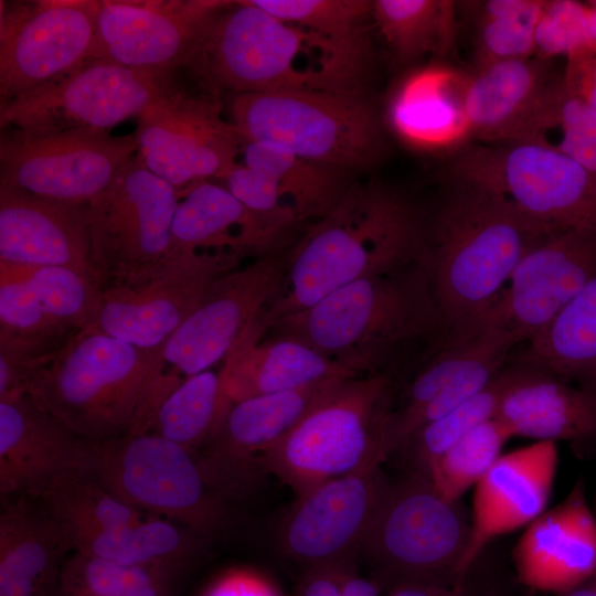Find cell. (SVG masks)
Returning a JSON list of instances; mask_svg holds the SVG:
<instances>
[{
  "label": "cell",
  "instance_id": "cell-8",
  "mask_svg": "<svg viewBox=\"0 0 596 596\" xmlns=\"http://www.w3.org/2000/svg\"><path fill=\"white\" fill-rule=\"evenodd\" d=\"M231 115L246 140L270 142L349 170L376 163L385 151L382 121L359 94L242 93L233 95Z\"/></svg>",
  "mask_w": 596,
  "mask_h": 596
},
{
  "label": "cell",
  "instance_id": "cell-3",
  "mask_svg": "<svg viewBox=\"0 0 596 596\" xmlns=\"http://www.w3.org/2000/svg\"><path fill=\"white\" fill-rule=\"evenodd\" d=\"M551 233L503 198L449 182L440 201L425 209L418 260L444 339L477 320L501 294L520 260Z\"/></svg>",
  "mask_w": 596,
  "mask_h": 596
},
{
  "label": "cell",
  "instance_id": "cell-21",
  "mask_svg": "<svg viewBox=\"0 0 596 596\" xmlns=\"http://www.w3.org/2000/svg\"><path fill=\"white\" fill-rule=\"evenodd\" d=\"M338 377L233 403L213 438L195 453L209 485L226 500L252 493L265 476L264 456Z\"/></svg>",
  "mask_w": 596,
  "mask_h": 596
},
{
  "label": "cell",
  "instance_id": "cell-7",
  "mask_svg": "<svg viewBox=\"0 0 596 596\" xmlns=\"http://www.w3.org/2000/svg\"><path fill=\"white\" fill-rule=\"evenodd\" d=\"M292 241L215 280L191 315L153 351L129 435L146 433L174 390L225 360L278 290Z\"/></svg>",
  "mask_w": 596,
  "mask_h": 596
},
{
  "label": "cell",
  "instance_id": "cell-48",
  "mask_svg": "<svg viewBox=\"0 0 596 596\" xmlns=\"http://www.w3.org/2000/svg\"><path fill=\"white\" fill-rule=\"evenodd\" d=\"M386 596H465L462 586L409 582L394 585Z\"/></svg>",
  "mask_w": 596,
  "mask_h": 596
},
{
  "label": "cell",
  "instance_id": "cell-26",
  "mask_svg": "<svg viewBox=\"0 0 596 596\" xmlns=\"http://www.w3.org/2000/svg\"><path fill=\"white\" fill-rule=\"evenodd\" d=\"M0 262L65 267L96 280L86 205L51 201L0 184Z\"/></svg>",
  "mask_w": 596,
  "mask_h": 596
},
{
  "label": "cell",
  "instance_id": "cell-20",
  "mask_svg": "<svg viewBox=\"0 0 596 596\" xmlns=\"http://www.w3.org/2000/svg\"><path fill=\"white\" fill-rule=\"evenodd\" d=\"M381 465L370 461L297 498L279 530L285 555L305 568L356 560L391 486Z\"/></svg>",
  "mask_w": 596,
  "mask_h": 596
},
{
  "label": "cell",
  "instance_id": "cell-44",
  "mask_svg": "<svg viewBox=\"0 0 596 596\" xmlns=\"http://www.w3.org/2000/svg\"><path fill=\"white\" fill-rule=\"evenodd\" d=\"M581 49H590L584 2L545 0L535 29V57L549 61L565 57Z\"/></svg>",
  "mask_w": 596,
  "mask_h": 596
},
{
  "label": "cell",
  "instance_id": "cell-5",
  "mask_svg": "<svg viewBox=\"0 0 596 596\" xmlns=\"http://www.w3.org/2000/svg\"><path fill=\"white\" fill-rule=\"evenodd\" d=\"M398 385L384 374L336 379L300 421L264 456L297 498L377 460Z\"/></svg>",
  "mask_w": 596,
  "mask_h": 596
},
{
  "label": "cell",
  "instance_id": "cell-6",
  "mask_svg": "<svg viewBox=\"0 0 596 596\" xmlns=\"http://www.w3.org/2000/svg\"><path fill=\"white\" fill-rule=\"evenodd\" d=\"M153 351L82 330L42 370L28 394L76 435L106 443L136 422Z\"/></svg>",
  "mask_w": 596,
  "mask_h": 596
},
{
  "label": "cell",
  "instance_id": "cell-46",
  "mask_svg": "<svg viewBox=\"0 0 596 596\" xmlns=\"http://www.w3.org/2000/svg\"><path fill=\"white\" fill-rule=\"evenodd\" d=\"M354 566L356 560L305 568L296 596H342L345 577Z\"/></svg>",
  "mask_w": 596,
  "mask_h": 596
},
{
  "label": "cell",
  "instance_id": "cell-15",
  "mask_svg": "<svg viewBox=\"0 0 596 596\" xmlns=\"http://www.w3.org/2000/svg\"><path fill=\"white\" fill-rule=\"evenodd\" d=\"M136 152L135 135L2 129L0 184L51 201L87 205Z\"/></svg>",
  "mask_w": 596,
  "mask_h": 596
},
{
  "label": "cell",
  "instance_id": "cell-30",
  "mask_svg": "<svg viewBox=\"0 0 596 596\" xmlns=\"http://www.w3.org/2000/svg\"><path fill=\"white\" fill-rule=\"evenodd\" d=\"M221 371L224 393L232 403L355 375L296 339L278 334L254 339L246 333Z\"/></svg>",
  "mask_w": 596,
  "mask_h": 596
},
{
  "label": "cell",
  "instance_id": "cell-52",
  "mask_svg": "<svg viewBox=\"0 0 596 596\" xmlns=\"http://www.w3.org/2000/svg\"><path fill=\"white\" fill-rule=\"evenodd\" d=\"M590 3H593L596 7V0H590Z\"/></svg>",
  "mask_w": 596,
  "mask_h": 596
},
{
  "label": "cell",
  "instance_id": "cell-2",
  "mask_svg": "<svg viewBox=\"0 0 596 596\" xmlns=\"http://www.w3.org/2000/svg\"><path fill=\"white\" fill-rule=\"evenodd\" d=\"M264 334L301 341L355 375L394 379L417 368L445 337L418 263L352 281Z\"/></svg>",
  "mask_w": 596,
  "mask_h": 596
},
{
  "label": "cell",
  "instance_id": "cell-31",
  "mask_svg": "<svg viewBox=\"0 0 596 596\" xmlns=\"http://www.w3.org/2000/svg\"><path fill=\"white\" fill-rule=\"evenodd\" d=\"M546 63L533 56L473 66L464 100L471 139L505 140L551 82Z\"/></svg>",
  "mask_w": 596,
  "mask_h": 596
},
{
  "label": "cell",
  "instance_id": "cell-39",
  "mask_svg": "<svg viewBox=\"0 0 596 596\" xmlns=\"http://www.w3.org/2000/svg\"><path fill=\"white\" fill-rule=\"evenodd\" d=\"M545 0L462 2L472 22L475 65L535 56V29ZM461 3V2H460Z\"/></svg>",
  "mask_w": 596,
  "mask_h": 596
},
{
  "label": "cell",
  "instance_id": "cell-27",
  "mask_svg": "<svg viewBox=\"0 0 596 596\" xmlns=\"http://www.w3.org/2000/svg\"><path fill=\"white\" fill-rule=\"evenodd\" d=\"M510 380L497 418L513 436L567 441L581 455L596 451V391L519 363H507Z\"/></svg>",
  "mask_w": 596,
  "mask_h": 596
},
{
  "label": "cell",
  "instance_id": "cell-41",
  "mask_svg": "<svg viewBox=\"0 0 596 596\" xmlns=\"http://www.w3.org/2000/svg\"><path fill=\"white\" fill-rule=\"evenodd\" d=\"M171 581L150 570L72 552L62 567L58 596H171Z\"/></svg>",
  "mask_w": 596,
  "mask_h": 596
},
{
  "label": "cell",
  "instance_id": "cell-32",
  "mask_svg": "<svg viewBox=\"0 0 596 596\" xmlns=\"http://www.w3.org/2000/svg\"><path fill=\"white\" fill-rule=\"evenodd\" d=\"M241 163L270 184L276 211L301 227L327 215L354 182L349 169L300 157L277 145L244 140Z\"/></svg>",
  "mask_w": 596,
  "mask_h": 596
},
{
  "label": "cell",
  "instance_id": "cell-13",
  "mask_svg": "<svg viewBox=\"0 0 596 596\" xmlns=\"http://www.w3.org/2000/svg\"><path fill=\"white\" fill-rule=\"evenodd\" d=\"M178 191L151 172L138 152L86 205L92 269L100 288L169 260Z\"/></svg>",
  "mask_w": 596,
  "mask_h": 596
},
{
  "label": "cell",
  "instance_id": "cell-37",
  "mask_svg": "<svg viewBox=\"0 0 596 596\" xmlns=\"http://www.w3.org/2000/svg\"><path fill=\"white\" fill-rule=\"evenodd\" d=\"M232 405L221 369H209L188 379L162 402L146 433L195 454L213 438Z\"/></svg>",
  "mask_w": 596,
  "mask_h": 596
},
{
  "label": "cell",
  "instance_id": "cell-35",
  "mask_svg": "<svg viewBox=\"0 0 596 596\" xmlns=\"http://www.w3.org/2000/svg\"><path fill=\"white\" fill-rule=\"evenodd\" d=\"M458 2L448 0H374L371 20L391 54L411 66L426 56L440 61L454 49Z\"/></svg>",
  "mask_w": 596,
  "mask_h": 596
},
{
  "label": "cell",
  "instance_id": "cell-11",
  "mask_svg": "<svg viewBox=\"0 0 596 596\" xmlns=\"http://www.w3.org/2000/svg\"><path fill=\"white\" fill-rule=\"evenodd\" d=\"M93 472L126 504L206 541L225 528L226 499L209 485L195 454L159 435L99 443Z\"/></svg>",
  "mask_w": 596,
  "mask_h": 596
},
{
  "label": "cell",
  "instance_id": "cell-12",
  "mask_svg": "<svg viewBox=\"0 0 596 596\" xmlns=\"http://www.w3.org/2000/svg\"><path fill=\"white\" fill-rule=\"evenodd\" d=\"M170 73L160 95L137 117L135 137L146 167L178 192L223 179L238 162L245 138L221 115L219 94Z\"/></svg>",
  "mask_w": 596,
  "mask_h": 596
},
{
  "label": "cell",
  "instance_id": "cell-10",
  "mask_svg": "<svg viewBox=\"0 0 596 596\" xmlns=\"http://www.w3.org/2000/svg\"><path fill=\"white\" fill-rule=\"evenodd\" d=\"M469 529L457 502L446 500L427 477L413 471L391 483L361 555L381 586L409 582L461 586L458 568Z\"/></svg>",
  "mask_w": 596,
  "mask_h": 596
},
{
  "label": "cell",
  "instance_id": "cell-22",
  "mask_svg": "<svg viewBox=\"0 0 596 596\" xmlns=\"http://www.w3.org/2000/svg\"><path fill=\"white\" fill-rule=\"evenodd\" d=\"M98 446L60 423L28 393L0 400L1 500L36 499L62 476L93 470Z\"/></svg>",
  "mask_w": 596,
  "mask_h": 596
},
{
  "label": "cell",
  "instance_id": "cell-18",
  "mask_svg": "<svg viewBox=\"0 0 596 596\" xmlns=\"http://www.w3.org/2000/svg\"><path fill=\"white\" fill-rule=\"evenodd\" d=\"M231 1H99L92 60L167 74L189 67L213 21Z\"/></svg>",
  "mask_w": 596,
  "mask_h": 596
},
{
  "label": "cell",
  "instance_id": "cell-38",
  "mask_svg": "<svg viewBox=\"0 0 596 596\" xmlns=\"http://www.w3.org/2000/svg\"><path fill=\"white\" fill-rule=\"evenodd\" d=\"M35 500L68 533L115 529L150 517L114 496L93 470L62 476Z\"/></svg>",
  "mask_w": 596,
  "mask_h": 596
},
{
  "label": "cell",
  "instance_id": "cell-49",
  "mask_svg": "<svg viewBox=\"0 0 596 596\" xmlns=\"http://www.w3.org/2000/svg\"><path fill=\"white\" fill-rule=\"evenodd\" d=\"M381 589L376 581L361 576L354 566L345 577L342 596H380Z\"/></svg>",
  "mask_w": 596,
  "mask_h": 596
},
{
  "label": "cell",
  "instance_id": "cell-9",
  "mask_svg": "<svg viewBox=\"0 0 596 596\" xmlns=\"http://www.w3.org/2000/svg\"><path fill=\"white\" fill-rule=\"evenodd\" d=\"M448 177L503 198L552 232L596 233V174L547 147L469 143L451 156Z\"/></svg>",
  "mask_w": 596,
  "mask_h": 596
},
{
  "label": "cell",
  "instance_id": "cell-51",
  "mask_svg": "<svg viewBox=\"0 0 596 596\" xmlns=\"http://www.w3.org/2000/svg\"><path fill=\"white\" fill-rule=\"evenodd\" d=\"M563 596H596V574Z\"/></svg>",
  "mask_w": 596,
  "mask_h": 596
},
{
  "label": "cell",
  "instance_id": "cell-50",
  "mask_svg": "<svg viewBox=\"0 0 596 596\" xmlns=\"http://www.w3.org/2000/svg\"><path fill=\"white\" fill-rule=\"evenodd\" d=\"M584 13L589 47L596 51V7L590 1L584 2Z\"/></svg>",
  "mask_w": 596,
  "mask_h": 596
},
{
  "label": "cell",
  "instance_id": "cell-16",
  "mask_svg": "<svg viewBox=\"0 0 596 596\" xmlns=\"http://www.w3.org/2000/svg\"><path fill=\"white\" fill-rule=\"evenodd\" d=\"M240 256L198 252L100 288L89 324L135 347L155 351L198 307L211 285L240 267Z\"/></svg>",
  "mask_w": 596,
  "mask_h": 596
},
{
  "label": "cell",
  "instance_id": "cell-40",
  "mask_svg": "<svg viewBox=\"0 0 596 596\" xmlns=\"http://www.w3.org/2000/svg\"><path fill=\"white\" fill-rule=\"evenodd\" d=\"M510 380L508 364L477 395L444 417L417 429L405 449L413 471L426 475L432 464L460 438L493 418Z\"/></svg>",
  "mask_w": 596,
  "mask_h": 596
},
{
  "label": "cell",
  "instance_id": "cell-28",
  "mask_svg": "<svg viewBox=\"0 0 596 596\" xmlns=\"http://www.w3.org/2000/svg\"><path fill=\"white\" fill-rule=\"evenodd\" d=\"M468 73L441 61L412 70L395 86L387 123L406 145L451 156L471 140L465 115Z\"/></svg>",
  "mask_w": 596,
  "mask_h": 596
},
{
  "label": "cell",
  "instance_id": "cell-14",
  "mask_svg": "<svg viewBox=\"0 0 596 596\" xmlns=\"http://www.w3.org/2000/svg\"><path fill=\"white\" fill-rule=\"evenodd\" d=\"M170 73L87 61L0 106V127L1 130L108 132L148 108L160 95Z\"/></svg>",
  "mask_w": 596,
  "mask_h": 596
},
{
  "label": "cell",
  "instance_id": "cell-36",
  "mask_svg": "<svg viewBox=\"0 0 596 596\" xmlns=\"http://www.w3.org/2000/svg\"><path fill=\"white\" fill-rule=\"evenodd\" d=\"M538 143L555 150L596 174V113L551 81L505 140Z\"/></svg>",
  "mask_w": 596,
  "mask_h": 596
},
{
  "label": "cell",
  "instance_id": "cell-42",
  "mask_svg": "<svg viewBox=\"0 0 596 596\" xmlns=\"http://www.w3.org/2000/svg\"><path fill=\"white\" fill-rule=\"evenodd\" d=\"M511 437L493 417L470 430L438 457L425 477L446 500L457 502L501 456L502 447Z\"/></svg>",
  "mask_w": 596,
  "mask_h": 596
},
{
  "label": "cell",
  "instance_id": "cell-33",
  "mask_svg": "<svg viewBox=\"0 0 596 596\" xmlns=\"http://www.w3.org/2000/svg\"><path fill=\"white\" fill-rule=\"evenodd\" d=\"M68 534L72 552L150 570L170 579L195 564L207 545L181 524L153 515L115 529Z\"/></svg>",
  "mask_w": 596,
  "mask_h": 596
},
{
  "label": "cell",
  "instance_id": "cell-47",
  "mask_svg": "<svg viewBox=\"0 0 596 596\" xmlns=\"http://www.w3.org/2000/svg\"><path fill=\"white\" fill-rule=\"evenodd\" d=\"M209 596H279L275 587L259 577H237L223 581Z\"/></svg>",
  "mask_w": 596,
  "mask_h": 596
},
{
  "label": "cell",
  "instance_id": "cell-17",
  "mask_svg": "<svg viewBox=\"0 0 596 596\" xmlns=\"http://www.w3.org/2000/svg\"><path fill=\"white\" fill-rule=\"evenodd\" d=\"M98 6L92 0H1L0 106L89 60Z\"/></svg>",
  "mask_w": 596,
  "mask_h": 596
},
{
  "label": "cell",
  "instance_id": "cell-25",
  "mask_svg": "<svg viewBox=\"0 0 596 596\" xmlns=\"http://www.w3.org/2000/svg\"><path fill=\"white\" fill-rule=\"evenodd\" d=\"M512 557L522 584L562 596L596 574V519L582 479L526 526Z\"/></svg>",
  "mask_w": 596,
  "mask_h": 596
},
{
  "label": "cell",
  "instance_id": "cell-34",
  "mask_svg": "<svg viewBox=\"0 0 596 596\" xmlns=\"http://www.w3.org/2000/svg\"><path fill=\"white\" fill-rule=\"evenodd\" d=\"M508 362L596 391V276Z\"/></svg>",
  "mask_w": 596,
  "mask_h": 596
},
{
  "label": "cell",
  "instance_id": "cell-45",
  "mask_svg": "<svg viewBox=\"0 0 596 596\" xmlns=\"http://www.w3.org/2000/svg\"><path fill=\"white\" fill-rule=\"evenodd\" d=\"M563 84L596 113V51L581 49L566 56Z\"/></svg>",
  "mask_w": 596,
  "mask_h": 596
},
{
  "label": "cell",
  "instance_id": "cell-24",
  "mask_svg": "<svg viewBox=\"0 0 596 596\" xmlns=\"http://www.w3.org/2000/svg\"><path fill=\"white\" fill-rule=\"evenodd\" d=\"M169 260L198 252L263 257L295 238L302 227L247 207L224 185L210 180L178 192Z\"/></svg>",
  "mask_w": 596,
  "mask_h": 596
},
{
  "label": "cell",
  "instance_id": "cell-4",
  "mask_svg": "<svg viewBox=\"0 0 596 596\" xmlns=\"http://www.w3.org/2000/svg\"><path fill=\"white\" fill-rule=\"evenodd\" d=\"M371 52L284 21L251 0H241L231 1L217 14L187 68L217 94H359Z\"/></svg>",
  "mask_w": 596,
  "mask_h": 596
},
{
  "label": "cell",
  "instance_id": "cell-29",
  "mask_svg": "<svg viewBox=\"0 0 596 596\" xmlns=\"http://www.w3.org/2000/svg\"><path fill=\"white\" fill-rule=\"evenodd\" d=\"M0 514V596H58L72 553L67 530L35 499L10 497Z\"/></svg>",
  "mask_w": 596,
  "mask_h": 596
},
{
  "label": "cell",
  "instance_id": "cell-1",
  "mask_svg": "<svg viewBox=\"0 0 596 596\" xmlns=\"http://www.w3.org/2000/svg\"><path fill=\"white\" fill-rule=\"evenodd\" d=\"M424 230L425 207L385 184L354 181L295 237L280 286L255 329L263 336L352 281L418 263Z\"/></svg>",
  "mask_w": 596,
  "mask_h": 596
},
{
  "label": "cell",
  "instance_id": "cell-23",
  "mask_svg": "<svg viewBox=\"0 0 596 596\" xmlns=\"http://www.w3.org/2000/svg\"><path fill=\"white\" fill-rule=\"evenodd\" d=\"M557 460L556 443L538 440L501 455L477 482L459 585L490 542L529 525L545 511Z\"/></svg>",
  "mask_w": 596,
  "mask_h": 596
},
{
  "label": "cell",
  "instance_id": "cell-19",
  "mask_svg": "<svg viewBox=\"0 0 596 596\" xmlns=\"http://www.w3.org/2000/svg\"><path fill=\"white\" fill-rule=\"evenodd\" d=\"M595 276L596 233L553 232L520 260L494 302L450 337L496 327L526 342Z\"/></svg>",
  "mask_w": 596,
  "mask_h": 596
},
{
  "label": "cell",
  "instance_id": "cell-43",
  "mask_svg": "<svg viewBox=\"0 0 596 596\" xmlns=\"http://www.w3.org/2000/svg\"><path fill=\"white\" fill-rule=\"evenodd\" d=\"M268 13L319 32L342 44L371 50L366 22L371 1L366 0H251Z\"/></svg>",
  "mask_w": 596,
  "mask_h": 596
}]
</instances>
